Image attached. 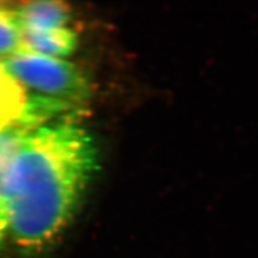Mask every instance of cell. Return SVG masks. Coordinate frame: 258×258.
I'll list each match as a JSON object with an SVG mask.
<instances>
[{"mask_svg": "<svg viewBox=\"0 0 258 258\" xmlns=\"http://www.w3.org/2000/svg\"><path fill=\"white\" fill-rule=\"evenodd\" d=\"M97 165L95 141L73 121L42 125L25 139L2 188L9 233L22 258H38L55 243Z\"/></svg>", "mask_w": 258, "mask_h": 258, "instance_id": "cell-1", "label": "cell"}, {"mask_svg": "<svg viewBox=\"0 0 258 258\" xmlns=\"http://www.w3.org/2000/svg\"><path fill=\"white\" fill-rule=\"evenodd\" d=\"M2 62L31 95L55 99L72 108L90 96L89 82L82 71L60 57L23 49Z\"/></svg>", "mask_w": 258, "mask_h": 258, "instance_id": "cell-2", "label": "cell"}, {"mask_svg": "<svg viewBox=\"0 0 258 258\" xmlns=\"http://www.w3.org/2000/svg\"><path fill=\"white\" fill-rule=\"evenodd\" d=\"M22 31H43L66 27L70 10L60 2H30L16 9Z\"/></svg>", "mask_w": 258, "mask_h": 258, "instance_id": "cell-3", "label": "cell"}, {"mask_svg": "<svg viewBox=\"0 0 258 258\" xmlns=\"http://www.w3.org/2000/svg\"><path fill=\"white\" fill-rule=\"evenodd\" d=\"M23 41L27 49L60 57L69 55L76 49L77 34L67 27L43 31H23Z\"/></svg>", "mask_w": 258, "mask_h": 258, "instance_id": "cell-4", "label": "cell"}, {"mask_svg": "<svg viewBox=\"0 0 258 258\" xmlns=\"http://www.w3.org/2000/svg\"><path fill=\"white\" fill-rule=\"evenodd\" d=\"M28 92L0 61V133L23 114Z\"/></svg>", "mask_w": 258, "mask_h": 258, "instance_id": "cell-5", "label": "cell"}, {"mask_svg": "<svg viewBox=\"0 0 258 258\" xmlns=\"http://www.w3.org/2000/svg\"><path fill=\"white\" fill-rule=\"evenodd\" d=\"M27 49L16 9L0 3V61Z\"/></svg>", "mask_w": 258, "mask_h": 258, "instance_id": "cell-6", "label": "cell"}, {"mask_svg": "<svg viewBox=\"0 0 258 258\" xmlns=\"http://www.w3.org/2000/svg\"><path fill=\"white\" fill-rule=\"evenodd\" d=\"M34 131L18 118L0 133V194L10 165L23 146L25 139Z\"/></svg>", "mask_w": 258, "mask_h": 258, "instance_id": "cell-7", "label": "cell"}, {"mask_svg": "<svg viewBox=\"0 0 258 258\" xmlns=\"http://www.w3.org/2000/svg\"><path fill=\"white\" fill-rule=\"evenodd\" d=\"M9 232V219L8 212H6V206L3 199V195L0 194V247H2L3 241H4L5 234Z\"/></svg>", "mask_w": 258, "mask_h": 258, "instance_id": "cell-8", "label": "cell"}]
</instances>
